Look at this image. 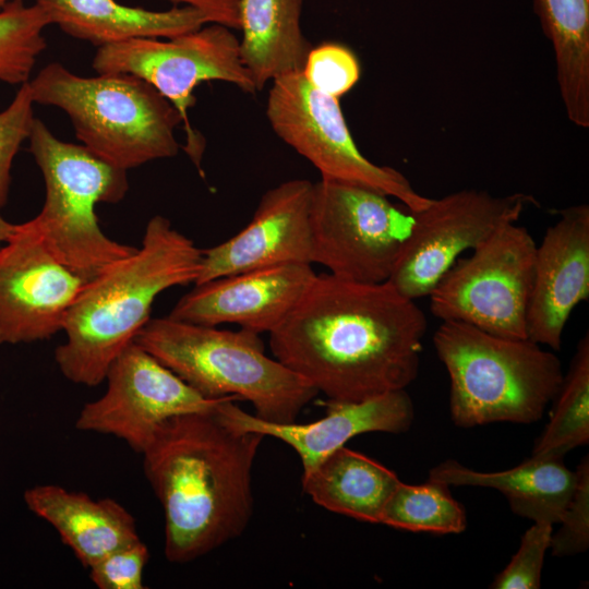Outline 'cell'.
Here are the masks:
<instances>
[{
    "instance_id": "28",
    "label": "cell",
    "mask_w": 589,
    "mask_h": 589,
    "mask_svg": "<svg viewBox=\"0 0 589 589\" xmlns=\"http://www.w3.org/2000/svg\"><path fill=\"white\" fill-rule=\"evenodd\" d=\"M301 73L315 89L339 99L358 83L361 71L349 48L323 43L311 48Z\"/></svg>"
},
{
    "instance_id": "1",
    "label": "cell",
    "mask_w": 589,
    "mask_h": 589,
    "mask_svg": "<svg viewBox=\"0 0 589 589\" xmlns=\"http://www.w3.org/2000/svg\"><path fill=\"white\" fill-rule=\"evenodd\" d=\"M428 328L414 300L388 281L365 284L315 274L269 333L274 357L317 393L361 401L406 389L419 373Z\"/></svg>"
},
{
    "instance_id": "14",
    "label": "cell",
    "mask_w": 589,
    "mask_h": 589,
    "mask_svg": "<svg viewBox=\"0 0 589 589\" xmlns=\"http://www.w3.org/2000/svg\"><path fill=\"white\" fill-rule=\"evenodd\" d=\"M86 281L46 247L31 221L0 247V345L50 339Z\"/></svg>"
},
{
    "instance_id": "9",
    "label": "cell",
    "mask_w": 589,
    "mask_h": 589,
    "mask_svg": "<svg viewBox=\"0 0 589 589\" xmlns=\"http://www.w3.org/2000/svg\"><path fill=\"white\" fill-rule=\"evenodd\" d=\"M93 69L98 74H131L154 86L179 111L187 132L184 151L201 170L204 141L191 128L188 111L202 83L224 81L244 93L256 87L243 65L239 39L231 28L213 23L176 37L132 38L99 47Z\"/></svg>"
},
{
    "instance_id": "8",
    "label": "cell",
    "mask_w": 589,
    "mask_h": 589,
    "mask_svg": "<svg viewBox=\"0 0 589 589\" xmlns=\"http://www.w3.org/2000/svg\"><path fill=\"white\" fill-rule=\"evenodd\" d=\"M414 215L374 190L321 178L313 182L312 264L357 283L390 277Z\"/></svg>"
},
{
    "instance_id": "32",
    "label": "cell",
    "mask_w": 589,
    "mask_h": 589,
    "mask_svg": "<svg viewBox=\"0 0 589 589\" xmlns=\"http://www.w3.org/2000/svg\"><path fill=\"white\" fill-rule=\"evenodd\" d=\"M149 557L141 539L123 545L96 562L89 569L99 589H144L143 572Z\"/></svg>"
},
{
    "instance_id": "6",
    "label": "cell",
    "mask_w": 589,
    "mask_h": 589,
    "mask_svg": "<svg viewBox=\"0 0 589 589\" xmlns=\"http://www.w3.org/2000/svg\"><path fill=\"white\" fill-rule=\"evenodd\" d=\"M27 84L34 104L62 109L83 145L121 169L178 154L179 111L137 76L84 77L53 62Z\"/></svg>"
},
{
    "instance_id": "22",
    "label": "cell",
    "mask_w": 589,
    "mask_h": 589,
    "mask_svg": "<svg viewBox=\"0 0 589 589\" xmlns=\"http://www.w3.org/2000/svg\"><path fill=\"white\" fill-rule=\"evenodd\" d=\"M303 0H239L240 58L257 92L300 73L312 48L300 19Z\"/></svg>"
},
{
    "instance_id": "33",
    "label": "cell",
    "mask_w": 589,
    "mask_h": 589,
    "mask_svg": "<svg viewBox=\"0 0 589 589\" xmlns=\"http://www.w3.org/2000/svg\"><path fill=\"white\" fill-rule=\"evenodd\" d=\"M184 3L202 11L209 23L239 29V0H168Z\"/></svg>"
},
{
    "instance_id": "24",
    "label": "cell",
    "mask_w": 589,
    "mask_h": 589,
    "mask_svg": "<svg viewBox=\"0 0 589 589\" xmlns=\"http://www.w3.org/2000/svg\"><path fill=\"white\" fill-rule=\"evenodd\" d=\"M555 56L567 118L589 128V0H531Z\"/></svg>"
},
{
    "instance_id": "3",
    "label": "cell",
    "mask_w": 589,
    "mask_h": 589,
    "mask_svg": "<svg viewBox=\"0 0 589 589\" xmlns=\"http://www.w3.org/2000/svg\"><path fill=\"white\" fill-rule=\"evenodd\" d=\"M202 250L153 216L140 248L86 281L65 317L67 339L55 350L62 375L74 384L97 386L120 352L151 318L155 299L165 290L194 284Z\"/></svg>"
},
{
    "instance_id": "29",
    "label": "cell",
    "mask_w": 589,
    "mask_h": 589,
    "mask_svg": "<svg viewBox=\"0 0 589 589\" xmlns=\"http://www.w3.org/2000/svg\"><path fill=\"white\" fill-rule=\"evenodd\" d=\"M553 525L534 522L522 536L518 551L496 575L491 588L538 589L545 553L550 549Z\"/></svg>"
},
{
    "instance_id": "7",
    "label": "cell",
    "mask_w": 589,
    "mask_h": 589,
    "mask_svg": "<svg viewBox=\"0 0 589 589\" xmlns=\"http://www.w3.org/2000/svg\"><path fill=\"white\" fill-rule=\"evenodd\" d=\"M29 152L45 182V202L31 221L49 251L85 281L136 248L100 229L95 206L118 203L128 190L127 170L84 145L57 139L39 119L28 136Z\"/></svg>"
},
{
    "instance_id": "34",
    "label": "cell",
    "mask_w": 589,
    "mask_h": 589,
    "mask_svg": "<svg viewBox=\"0 0 589 589\" xmlns=\"http://www.w3.org/2000/svg\"><path fill=\"white\" fill-rule=\"evenodd\" d=\"M14 229V224H11L7 221L1 215H0V247L3 244V242L9 238L11 232Z\"/></svg>"
},
{
    "instance_id": "15",
    "label": "cell",
    "mask_w": 589,
    "mask_h": 589,
    "mask_svg": "<svg viewBox=\"0 0 589 589\" xmlns=\"http://www.w3.org/2000/svg\"><path fill=\"white\" fill-rule=\"evenodd\" d=\"M313 182L291 179L267 190L250 223L230 239L202 250L194 285L275 265H312Z\"/></svg>"
},
{
    "instance_id": "25",
    "label": "cell",
    "mask_w": 589,
    "mask_h": 589,
    "mask_svg": "<svg viewBox=\"0 0 589 589\" xmlns=\"http://www.w3.org/2000/svg\"><path fill=\"white\" fill-rule=\"evenodd\" d=\"M551 418L534 443L531 456L562 457L589 443V336L577 344L568 372L563 375Z\"/></svg>"
},
{
    "instance_id": "21",
    "label": "cell",
    "mask_w": 589,
    "mask_h": 589,
    "mask_svg": "<svg viewBox=\"0 0 589 589\" xmlns=\"http://www.w3.org/2000/svg\"><path fill=\"white\" fill-rule=\"evenodd\" d=\"M429 479L447 485L495 489L507 498L512 510L533 522H560L575 491L577 471L562 457L530 456L518 466L497 472H482L455 460L432 468Z\"/></svg>"
},
{
    "instance_id": "13",
    "label": "cell",
    "mask_w": 589,
    "mask_h": 589,
    "mask_svg": "<svg viewBox=\"0 0 589 589\" xmlns=\"http://www.w3.org/2000/svg\"><path fill=\"white\" fill-rule=\"evenodd\" d=\"M105 381V393L83 406L75 428L118 437L139 454L169 419L212 411L228 398L203 397L134 340L113 360Z\"/></svg>"
},
{
    "instance_id": "19",
    "label": "cell",
    "mask_w": 589,
    "mask_h": 589,
    "mask_svg": "<svg viewBox=\"0 0 589 589\" xmlns=\"http://www.w3.org/2000/svg\"><path fill=\"white\" fill-rule=\"evenodd\" d=\"M24 502L55 528L86 568L140 539L134 517L110 497L94 500L83 492L41 484L27 489Z\"/></svg>"
},
{
    "instance_id": "30",
    "label": "cell",
    "mask_w": 589,
    "mask_h": 589,
    "mask_svg": "<svg viewBox=\"0 0 589 589\" xmlns=\"http://www.w3.org/2000/svg\"><path fill=\"white\" fill-rule=\"evenodd\" d=\"M33 105L28 84L25 83L20 86L10 105L0 111V209L8 200L13 159L31 134L35 120Z\"/></svg>"
},
{
    "instance_id": "35",
    "label": "cell",
    "mask_w": 589,
    "mask_h": 589,
    "mask_svg": "<svg viewBox=\"0 0 589 589\" xmlns=\"http://www.w3.org/2000/svg\"><path fill=\"white\" fill-rule=\"evenodd\" d=\"M22 1V0H0V10L9 5L10 3Z\"/></svg>"
},
{
    "instance_id": "27",
    "label": "cell",
    "mask_w": 589,
    "mask_h": 589,
    "mask_svg": "<svg viewBox=\"0 0 589 589\" xmlns=\"http://www.w3.org/2000/svg\"><path fill=\"white\" fill-rule=\"evenodd\" d=\"M49 24L36 3L16 1L0 10V82L22 85L29 81L37 57L46 48L43 31Z\"/></svg>"
},
{
    "instance_id": "17",
    "label": "cell",
    "mask_w": 589,
    "mask_h": 589,
    "mask_svg": "<svg viewBox=\"0 0 589 589\" xmlns=\"http://www.w3.org/2000/svg\"><path fill=\"white\" fill-rule=\"evenodd\" d=\"M589 297V206L560 212L534 256L527 311V338L560 350L573 310Z\"/></svg>"
},
{
    "instance_id": "18",
    "label": "cell",
    "mask_w": 589,
    "mask_h": 589,
    "mask_svg": "<svg viewBox=\"0 0 589 589\" xmlns=\"http://www.w3.org/2000/svg\"><path fill=\"white\" fill-rule=\"evenodd\" d=\"M228 397L217 406L219 417L238 431L273 436L292 447L301 459L303 473L311 471L352 437L368 432L401 433L414 417L406 389L388 392L361 401L325 402L326 414L311 423H276L262 420L235 405Z\"/></svg>"
},
{
    "instance_id": "2",
    "label": "cell",
    "mask_w": 589,
    "mask_h": 589,
    "mask_svg": "<svg viewBox=\"0 0 589 589\" xmlns=\"http://www.w3.org/2000/svg\"><path fill=\"white\" fill-rule=\"evenodd\" d=\"M216 409L169 419L142 454L172 563L194 561L238 538L253 514L252 469L265 436L236 430Z\"/></svg>"
},
{
    "instance_id": "5",
    "label": "cell",
    "mask_w": 589,
    "mask_h": 589,
    "mask_svg": "<svg viewBox=\"0 0 589 589\" xmlns=\"http://www.w3.org/2000/svg\"><path fill=\"white\" fill-rule=\"evenodd\" d=\"M433 344L449 375L450 417L459 428L536 422L563 380L560 359L529 338L444 321Z\"/></svg>"
},
{
    "instance_id": "26",
    "label": "cell",
    "mask_w": 589,
    "mask_h": 589,
    "mask_svg": "<svg viewBox=\"0 0 589 589\" xmlns=\"http://www.w3.org/2000/svg\"><path fill=\"white\" fill-rule=\"evenodd\" d=\"M449 485L429 479L421 484L400 481L386 502L380 524L413 532L460 533L467 518Z\"/></svg>"
},
{
    "instance_id": "11",
    "label": "cell",
    "mask_w": 589,
    "mask_h": 589,
    "mask_svg": "<svg viewBox=\"0 0 589 589\" xmlns=\"http://www.w3.org/2000/svg\"><path fill=\"white\" fill-rule=\"evenodd\" d=\"M266 117L276 135L309 160L321 178L395 197L412 213L430 203L401 172L372 163L359 151L339 99L315 89L301 72L272 82Z\"/></svg>"
},
{
    "instance_id": "23",
    "label": "cell",
    "mask_w": 589,
    "mask_h": 589,
    "mask_svg": "<svg viewBox=\"0 0 589 589\" xmlns=\"http://www.w3.org/2000/svg\"><path fill=\"white\" fill-rule=\"evenodd\" d=\"M399 483L393 470L346 446L302 474L303 491L317 505L371 524H380L383 508Z\"/></svg>"
},
{
    "instance_id": "10",
    "label": "cell",
    "mask_w": 589,
    "mask_h": 589,
    "mask_svg": "<svg viewBox=\"0 0 589 589\" xmlns=\"http://www.w3.org/2000/svg\"><path fill=\"white\" fill-rule=\"evenodd\" d=\"M537 243L517 221L456 261L429 294L431 313L506 338H527Z\"/></svg>"
},
{
    "instance_id": "31",
    "label": "cell",
    "mask_w": 589,
    "mask_h": 589,
    "mask_svg": "<svg viewBox=\"0 0 589 589\" xmlns=\"http://www.w3.org/2000/svg\"><path fill=\"white\" fill-rule=\"evenodd\" d=\"M577 484L553 532L550 549L554 556H568L587 551L589 545V459L584 457L577 469Z\"/></svg>"
},
{
    "instance_id": "4",
    "label": "cell",
    "mask_w": 589,
    "mask_h": 589,
    "mask_svg": "<svg viewBox=\"0 0 589 589\" xmlns=\"http://www.w3.org/2000/svg\"><path fill=\"white\" fill-rule=\"evenodd\" d=\"M260 335L166 316L151 317L134 341L203 397L235 396L251 402L262 420L296 422L317 390L276 358L266 356Z\"/></svg>"
},
{
    "instance_id": "20",
    "label": "cell",
    "mask_w": 589,
    "mask_h": 589,
    "mask_svg": "<svg viewBox=\"0 0 589 589\" xmlns=\"http://www.w3.org/2000/svg\"><path fill=\"white\" fill-rule=\"evenodd\" d=\"M36 4L50 24L98 48L132 38H171L209 23L202 11L191 5L149 11L116 0H36Z\"/></svg>"
},
{
    "instance_id": "16",
    "label": "cell",
    "mask_w": 589,
    "mask_h": 589,
    "mask_svg": "<svg viewBox=\"0 0 589 589\" xmlns=\"http://www.w3.org/2000/svg\"><path fill=\"white\" fill-rule=\"evenodd\" d=\"M315 276L311 264L292 263L218 277L185 293L169 317L193 324H236L272 333L293 309Z\"/></svg>"
},
{
    "instance_id": "12",
    "label": "cell",
    "mask_w": 589,
    "mask_h": 589,
    "mask_svg": "<svg viewBox=\"0 0 589 589\" xmlns=\"http://www.w3.org/2000/svg\"><path fill=\"white\" fill-rule=\"evenodd\" d=\"M534 203L531 195H493L465 189L431 199L405 240L388 283L404 297H429L459 255L486 241L503 226L518 221Z\"/></svg>"
}]
</instances>
